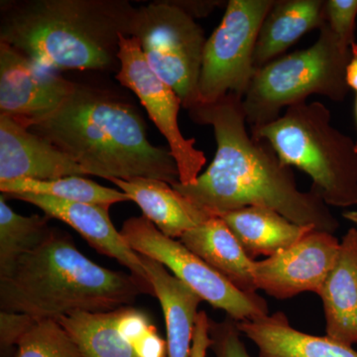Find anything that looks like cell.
Instances as JSON below:
<instances>
[{
    "label": "cell",
    "mask_w": 357,
    "mask_h": 357,
    "mask_svg": "<svg viewBox=\"0 0 357 357\" xmlns=\"http://www.w3.org/2000/svg\"><path fill=\"white\" fill-rule=\"evenodd\" d=\"M0 191L6 199L15 195H41L79 203L112 206L129 202L121 190L103 187L84 176H69L49 181L20 180L0 183Z\"/></svg>",
    "instance_id": "obj_23"
},
{
    "label": "cell",
    "mask_w": 357,
    "mask_h": 357,
    "mask_svg": "<svg viewBox=\"0 0 357 357\" xmlns=\"http://www.w3.org/2000/svg\"><path fill=\"white\" fill-rule=\"evenodd\" d=\"M326 0H276L263 21L256 41V69L272 62L292 45L326 23Z\"/></svg>",
    "instance_id": "obj_19"
},
{
    "label": "cell",
    "mask_w": 357,
    "mask_h": 357,
    "mask_svg": "<svg viewBox=\"0 0 357 357\" xmlns=\"http://www.w3.org/2000/svg\"><path fill=\"white\" fill-rule=\"evenodd\" d=\"M136 203L143 215L166 236L180 239L185 232L213 217L157 178L110 181Z\"/></svg>",
    "instance_id": "obj_16"
},
{
    "label": "cell",
    "mask_w": 357,
    "mask_h": 357,
    "mask_svg": "<svg viewBox=\"0 0 357 357\" xmlns=\"http://www.w3.org/2000/svg\"><path fill=\"white\" fill-rule=\"evenodd\" d=\"M351 57V49L338 41L326 22L311 47L257 70L243 98L246 121L251 128L266 126L281 116L282 109L312 95L342 102L351 91L347 68Z\"/></svg>",
    "instance_id": "obj_6"
},
{
    "label": "cell",
    "mask_w": 357,
    "mask_h": 357,
    "mask_svg": "<svg viewBox=\"0 0 357 357\" xmlns=\"http://www.w3.org/2000/svg\"><path fill=\"white\" fill-rule=\"evenodd\" d=\"M86 357H140L119 330L116 310L73 312L57 319Z\"/></svg>",
    "instance_id": "obj_22"
},
{
    "label": "cell",
    "mask_w": 357,
    "mask_h": 357,
    "mask_svg": "<svg viewBox=\"0 0 357 357\" xmlns=\"http://www.w3.org/2000/svg\"><path fill=\"white\" fill-rule=\"evenodd\" d=\"M134 11L126 0H2L0 42L54 72L119 70Z\"/></svg>",
    "instance_id": "obj_3"
},
{
    "label": "cell",
    "mask_w": 357,
    "mask_h": 357,
    "mask_svg": "<svg viewBox=\"0 0 357 357\" xmlns=\"http://www.w3.org/2000/svg\"><path fill=\"white\" fill-rule=\"evenodd\" d=\"M116 79L132 91L145 107L150 119L165 137L178 170L180 183L192 185L206 163V155L196 147L194 138L188 139L178 126L182 107L174 89L152 70L135 37L121 35Z\"/></svg>",
    "instance_id": "obj_10"
},
{
    "label": "cell",
    "mask_w": 357,
    "mask_h": 357,
    "mask_svg": "<svg viewBox=\"0 0 357 357\" xmlns=\"http://www.w3.org/2000/svg\"><path fill=\"white\" fill-rule=\"evenodd\" d=\"M258 349V357H357L351 345L296 330L284 312L236 321Z\"/></svg>",
    "instance_id": "obj_17"
},
{
    "label": "cell",
    "mask_w": 357,
    "mask_h": 357,
    "mask_svg": "<svg viewBox=\"0 0 357 357\" xmlns=\"http://www.w3.org/2000/svg\"><path fill=\"white\" fill-rule=\"evenodd\" d=\"M171 1L195 20L210 15L217 7L223 3L218 0H171Z\"/></svg>",
    "instance_id": "obj_31"
},
{
    "label": "cell",
    "mask_w": 357,
    "mask_h": 357,
    "mask_svg": "<svg viewBox=\"0 0 357 357\" xmlns=\"http://www.w3.org/2000/svg\"><path fill=\"white\" fill-rule=\"evenodd\" d=\"M218 217L227 223L251 258L259 255L270 257L316 230L296 225L277 211L262 206H245Z\"/></svg>",
    "instance_id": "obj_21"
},
{
    "label": "cell",
    "mask_w": 357,
    "mask_h": 357,
    "mask_svg": "<svg viewBox=\"0 0 357 357\" xmlns=\"http://www.w3.org/2000/svg\"><path fill=\"white\" fill-rule=\"evenodd\" d=\"M356 124H357V93H356ZM356 147L357 151V139L356 141Z\"/></svg>",
    "instance_id": "obj_34"
},
{
    "label": "cell",
    "mask_w": 357,
    "mask_h": 357,
    "mask_svg": "<svg viewBox=\"0 0 357 357\" xmlns=\"http://www.w3.org/2000/svg\"><path fill=\"white\" fill-rule=\"evenodd\" d=\"M352 57L347 68V83L357 93V43L351 47Z\"/></svg>",
    "instance_id": "obj_32"
},
{
    "label": "cell",
    "mask_w": 357,
    "mask_h": 357,
    "mask_svg": "<svg viewBox=\"0 0 357 357\" xmlns=\"http://www.w3.org/2000/svg\"><path fill=\"white\" fill-rule=\"evenodd\" d=\"M340 245L333 234L312 230L290 248L253 263L256 289L279 300L304 292L319 294Z\"/></svg>",
    "instance_id": "obj_11"
},
{
    "label": "cell",
    "mask_w": 357,
    "mask_h": 357,
    "mask_svg": "<svg viewBox=\"0 0 357 357\" xmlns=\"http://www.w3.org/2000/svg\"><path fill=\"white\" fill-rule=\"evenodd\" d=\"M88 176L58 147L20 121L0 114V183Z\"/></svg>",
    "instance_id": "obj_14"
},
{
    "label": "cell",
    "mask_w": 357,
    "mask_h": 357,
    "mask_svg": "<svg viewBox=\"0 0 357 357\" xmlns=\"http://www.w3.org/2000/svg\"><path fill=\"white\" fill-rule=\"evenodd\" d=\"M36 319L24 314L0 312V345L2 356L7 357Z\"/></svg>",
    "instance_id": "obj_29"
},
{
    "label": "cell",
    "mask_w": 357,
    "mask_h": 357,
    "mask_svg": "<svg viewBox=\"0 0 357 357\" xmlns=\"http://www.w3.org/2000/svg\"><path fill=\"white\" fill-rule=\"evenodd\" d=\"M148 280L165 318L168 357H191L201 298L161 263L141 255Z\"/></svg>",
    "instance_id": "obj_18"
},
{
    "label": "cell",
    "mask_w": 357,
    "mask_h": 357,
    "mask_svg": "<svg viewBox=\"0 0 357 357\" xmlns=\"http://www.w3.org/2000/svg\"><path fill=\"white\" fill-rule=\"evenodd\" d=\"M326 22L344 47L356 41L357 0H326Z\"/></svg>",
    "instance_id": "obj_27"
},
{
    "label": "cell",
    "mask_w": 357,
    "mask_h": 357,
    "mask_svg": "<svg viewBox=\"0 0 357 357\" xmlns=\"http://www.w3.org/2000/svg\"><path fill=\"white\" fill-rule=\"evenodd\" d=\"M8 199H20L43 211L49 218L67 223L98 253L117 260L129 273L148 282L141 255L133 250L121 230L115 229L109 217V206L79 203L41 195H15Z\"/></svg>",
    "instance_id": "obj_13"
},
{
    "label": "cell",
    "mask_w": 357,
    "mask_h": 357,
    "mask_svg": "<svg viewBox=\"0 0 357 357\" xmlns=\"http://www.w3.org/2000/svg\"><path fill=\"white\" fill-rule=\"evenodd\" d=\"M121 234L135 252L161 263L202 300L222 310L234 321L269 314L263 298L239 290L180 241L162 234L144 215L126 220Z\"/></svg>",
    "instance_id": "obj_8"
},
{
    "label": "cell",
    "mask_w": 357,
    "mask_h": 357,
    "mask_svg": "<svg viewBox=\"0 0 357 357\" xmlns=\"http://www.w3.org/2000/svg\"><path fill=\"white\" fill-rule=\"evenodd\" d=\"M342 217H344L345 220H349V222L354 223L357 229V211H344V213H342Z\"/></svg>",
    "instance_id": "obj_33"
},
{
    "label": "cell",
    "mask_w": 357,
    "mask_h": 357,
    "mask_svg": "<svg viewBox=\"0 0 357 357\" xmlns=\"http://www.w3.org/2000/svg\"><path fill=\"white\" fill-rule=\"evenodd\" d=\"M151 284L91 261L69 234L52 229L38 248L0 278L1 311L35 319H57L73 312H110L130 306Z\"/></svg>",
    "instance_id": "obj_4"
},
{
    "label": "cell",
    "mask_w": 357,
    "mask_h": 357,
    "mask_svg": "<svg viewBox=\"0 0 357 357\" xmlns=\"http://www.w3.org/2000/svg\"><path fill=\"white\" fill-rule=\"evenodd\" d=\"M129 36L135 37L148 65L174 89L185 109L201 102L199 77L206 37L196 20L171 0L135 8Z\"/></svg>",
    "instance_id": "obj_7"
},
{
    "label": "cell",
    "mask_w": 357,
    "mask_h": 357,
    "mask_svg": "<svg viewBox=\"0 0 357 357\" xmlns=\"http://www.w3.org/2000/svg\"><path fill=\"white\" fill-rule=\"evenodd\" d=\"M116 323L140 357H168L167 342L145 312L130 306L121 307L116 310Z\"/></svg>",
    "instance_id": "obj_26"
},
{
    "label": "cell",
    "mask_w": 357,
    "mask_h": 357,
    "mask_svg": "<svg viewBox=\"0 0 357 357\" xmlns=\"http://www.w3.org/2000/svg\"><path fill=\"white\" fill-rule=\"evenodd\" d=\"M241 333L232 319L220 323L211 321V349L215 357H252L241 340Z\"/></svg>",
    "instance_id": "obj_28"
},
{
    "label": "cell",
    "mask_w": 357,
    "mask_h": 357,
    "mask_svg": "<svg viewBox=\"0 0 357 357\" xmlns=\"http://www.w3.org/2000/svg\"><path fill=\"white\" fill-rule=\"evenodd\" d=\"M211 319L204 311H199L195 326L194 337L191 357H206L211 349V338L210 335Z\"/></svg>",
    "instance_id": "obj_30"
},
{
    "label": "cell",
    "mask_w": 357,
    "mask_h": 357,
    "mask_svg": "<svg viewBox=\"0 0 357 357\" xmlns=\"http://www.w3.org/2000/svg\"><path fill=\"white\" fill-rule=\"evenodd\" d=\"M15 357H86L57 321L36 319L16 347Z\"/></svg>",
    "instance_id": "obj_25"
},
{
    "label": "cell",
    "mask_w": 357,
    "mask_h": 357,
    "mask_svg": "<svg viewBox=\"0 0 357 357\" xmlns=\"http://www.w3.org/2000/svg\"><path fill=\"white\" fill-rule=\"evenodd\" d=\"M178 241L239 290L256 293L252 275L255 260L245 252L222 218H208L185 232Z\"/></svg>",
    "instance_id": "obj_20"
},
{
    "label": "cell",
    "mask_w": 357,
    "mask_h": 357,
    "mask_svg": "<svg viewBox=\"0 0 357 357\" xmlns=\"http://www.w3.org/2000/svg\"><path fill=\"white\" fill-rule=\"evenodd\" d=\"M324 305L326 335L347 345L357 344V229L340 241L337 259L318 294Z\"/></svg>",
    "instance_id": "obj_15"
},
{
    "label": "cell",
    "mask_w": 357,
    "mask_h": 357,
    "mask_svg": "<svg viewBox=\"0 0 357 357\" xmlns=\"http://www.w3.org/2000/svg\"><path fill=\"white\" fill-rule=\"evenodd\" d=\"M49 218L20 215L0 196V278L13 271L22 256L43 243L52 229Z\"/></svg>",
    "instance_id": "obj_24"
},
{
    "label": "cell",
    "mask_w": 357,
    "mask_h": 357,
    "mask_svg": "<svg viewBox=\"0 0 357 357\" xmlns=\"http://www.w3.org/2000/svg\"><path fill=\"white\" fill-rule=\"evenodd\" d=\"M76 83L0 42V114L20 121L57 109Z\"/></svg>",
    "instance_id": "obj_12"
},
{
    "label": "cell",
    "mask_w": 357,
    "mask_h": 357,
    "mask_svg": "<svg viewBox=\"0 0 357 357\" xmlns=\"http://www.w3.org/2000/svg\"><path fill=\"white\" fill-rule=\"evenodd\" d=\"M20 122L58 147L86 175L109 181L157 178L171 185L180 182L170 149L151 144L135 107L107 89L76 83L57 109Z\"/></svg>",
    "instance_id": "obj_2"
},
{
    "label": "cell",
    "mask_w": 357,
    "mask_h": 357,
    "mask_svg": "<svg viewBox=\"0 0 357 357\" xmlns=\"http://www.w3.org/2000/svg\"><path fill=\"white\" fill-rule=\"evenodd\" d=\"M250 133L269 143L285 165L307 174L311 191L328 206H356V141L333 126L324 103L291 105L276 121L251 128Z\"/></svg>",
    "instance_id": "obj_5"
},
{
    "label": "cell",
    "mask_w": 357,
    "mask_h": 357,
    "mask_svg": "<svg viewBox=\"0 0 357 357\" xmlns=\"http://www.w3.org/2000/svg\"><path fill=\"white\" fill-rule=\"evenodd\" d=\"M276 0H229L222 22L206 39L201 77L199 103L225 96L243 98L257 69L253 62L260 28Z\"/></svg>",
    "instance_id": "obj_9"
},
{
    "label": "cell",
    "mask_w": 357,
    "mask_h": 357,
    "mask_svg": "<svg viewBox=\"0 0 357 357\" xmlns=\"http://www.w3.org/2000/svg\"><path fill=\"white\" fill-rule=\"evenodd\" d=\"M188 112L192 121L213 128L217 152L194 184L176 183V191L213 217L262 206L303 227L333 234L338 229L328 204L311 190L300 191L292 168L269 143L248 132L243 98L229 95Z\"/></svg>",
    "instance_id": "obj_1"
}]
</instances>
